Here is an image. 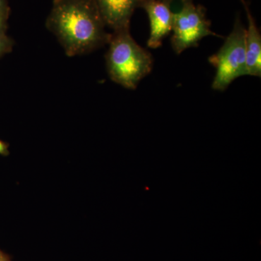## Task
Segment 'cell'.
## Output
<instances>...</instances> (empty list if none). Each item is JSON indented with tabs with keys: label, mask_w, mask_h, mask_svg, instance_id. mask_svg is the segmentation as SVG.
Instances as JSON below:
<instances>
[{
	"label": "cell",
	"mask_w": 261,
	"mask_h": 261,
	"mask_svg": "<svg viewBox=\"0 0 261 261\" xmlns=\"http://www.w3.org/2000/svg\"><path fill=\"white\" fill-rule=\"evenodd\" d=\"M240 1H241V2H242V1H243V0H240Z\"/></svg>",
	"instance_id": "4fadbf2b"
},
{
	"label": "cell",
	"mask_w": 261,
	"mask_h": 261,
	"mask_svg": "<svg viewBox=\"0 0 261 261\" xmlns=\"http://www.w3.org/2000/svg\"><path fill=\"white\" fill-rule=\"evenodd\" d=\"M245 36L246 28L238 16L222 47L208 58L209 63L216 68L211 86L214 90L224 92L239 77L248 75Z\"/></svg>",
	"instance_id": "3957f363"
},
{
	"label": "cell",
	"mask_w": 261,
	"mask_h": 261,
	"mask_svg": "<svg viewBox=\"0 0 261 261\" xmlns=\"http://www.w3.org/2000/svg\"><path fill=\"white\" fill-rule=\"evenodd\" d=\"M145 0H95L106 27L113 32L130 29L134 12Z\"/></svg>",
	"instance_id": "8992f818"
},
{
	"label": "cell",
	"mask_w": 261,
	"mask_h": 261,
	"mask_svg": "<svg viewBox=\"0 0 261 261\" xmlns=\"http://www.w3.org/2000/svg\"><path fill=\"white\" fill-rule=\"evenodd\" d=\"M13 42L5 35L4 32H0V56L11 49Z\"/></svg>",
	"instance_id": "ba28073f"
},
{
	"label": "cell",
	"mask_w": 261,
	"mask_h": 261,
	"mask_svg": "<svg viewBox=\"0 0 261 261\" xmlns=\"http://www.w3.org/2000/svg\"><path fill=\"white\" fill-rule=\"evenodd\" d=\"M8 147H9V146H8V144L0 140V154H1V155L7 156L9 154L10 152Z\"/></svg>",
	"instance_id": "30bf717a"
},
{
	"label": "cell",
	"mask_w": 261,
	"mask_h": 261,
	"mask_svg": "<svg viewBox=\"0 0 261 261\" xmlns=\"http://www.w3.org/2000/svg\"><path fill=\"white\" fill-rule=\"evenodd\" d=\"M8 6L5 0H0V32H4L8 18Z\"/></svg>",
	"instance_id": "9c48e42d"
},
{
	"label": "cell",
	"mask_w": 261,
	"mask_h": 261,
	"mask_svg": "<svg viewBox=\"0 0 261 261\" xmlns=\"http://www.w3.org/2000/svg\"><path fill=\"white\" fill-rule=\"evenodd\" d=\"M106 54V65L111 80L128 89H137L150 73L153 58L130 35V29L113 32Z\"/></svg>",
	"instance_id": "7a4b0ae2"
},
{
	"label": "cell",
	"mask_w": 261,
	"mask_h": 261,
	"mask_svg": "<svg viewBox=\"0 0 261 261\" xmlns=\"http://www.w3.org/2000/svg\"><path fill=\"white\" fill-rule=\"evenodd\" d=\"M171 5L164 0H145L141 5L148 15L150 32L147 45L151 49L161 47L164 38L172 32L174 13Z\"/></svg>",
	"instance_id": "5b68a950"
},
{
	"label": "cell",
	"mask_w": 261,
	"mask_h": 261,
	"mask_svg": "<svg viewBox=\"0 0 261 261\" xmlns=\"http://www.w3.org/2000/svg\"><path fill=\"white\" fill-rule=\"evenodd\" d=\"M247 18V29L245 36V49L247 73L252 76H261V35L255 19L252 16L248 5L243 0L242 2Z\"/></svg>",
	"instance_id": "52a82bcc"
},
{
	"label": "cell",
	"mask_w": 261,
	"mask_h": 261,
	"mask_svg": "<svg viewBox=\"0 0 261 261\" xmlns=\"http://www.w3.org/2000/svg\"><path fill=\"white\" fill-rule=\"evenodd\" d=\"M181 8L173 13L171 47L177 55L189 48L197 47L203 38L221 37L211 29V21L206 16V10L192 0H181Z\"/></svg>",
	"instance_id": "277c9868"
},
{
	"label": "cell",
	"mask_w": 261,
	"mask_h": 261,
	"mask_svg": "<svg viewBox=\"0 0 261 261\" xmlns=\"http://www.w3.org/2000/svg\"><path fill=\"white\" fill-rule=\"evenodd\" d=\"M46 25L70 57L96 50L111 39L95 0H53Z\"/></svg>",
	"instance_id": "6da1fadb"
},
{
	"label": "cell",
	"mask_w": 261,
	"mask_h": 261,
	"mask_svg": "<svg viewBox=\"0 0 261 261\" xmlns=\"http://www.w3.org/2000/svg\"><path fill=\"white\" fill-rule=\"evenodd\" d=\"M0 261H10L8 257L0 250Z\"/></svg>",
	"instance_id": "8fae6325"
},
{
	"label": "cell",
	"mask_w": 261,
	"mask_h": 261,
	"mask_svg": "<svg viewBox=\"0 0 261 261\" xmlns=\"http://www.w3.org/2000/svg\"><path fill=\"white\" fill-rule=\"evenodd\" d=\"M164 1L168 2V3H172L174 0H164Z\"/></svg>",
	"instance_id": "7c38bea8"
}]
</instances>
